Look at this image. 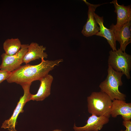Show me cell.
I'll return each instance as SVG.
<instances>
[{
    "label": "cell",
    "instance_id": "cell-17",
    "mask_svg": "<svg viewBox=\"0 0 131 131\" xmlns=\"http://www.w3.org/2000/svg\"><path fill=\"white\" fill-rule=\"evenodd\" d=\"M123 124L126 128L125 130H121L119 131H131V120H124L123 122Z\"/></svg>",
    "mask_w": 131,
    "mask_h": 131
},
{
    "label": "cell",
    "instance_id": "cell-3",
    "mask_svg": "<svg viewBox=\"0 0 131 131\" xmlns=\"http://www.w3.org/2000/svg\"><path fill=\"white\" fill-rule=\"evenodd\" d=\"M88 112L97 116H104L109 118L112 100L104 92H93L87 98Z\"/></svg>",
    "mask_w": 131,
    "mask_h": 131
},
{
    "label": "cell",
    "instance_id": "cell-10",
    "mask_svg": "<svg viewBox=\"0 0 131 131\" xmlns=\"http://www.w3.org/2000/svg\"><path fill=\"white\" fill-rule=\"evenodd\" d=\"M121 115L124 120H131V103H127L124 100L114 99L112 100L110 115L113 118Z\"/></svg>",
    "mask_w": 131,
    "mask_h": 131
},
{
    "label": "cell",
    "instance_id": "cell-15",
    "mask_svg": "<svg viewBox=\"0 0 131 131\" xmlns=\"http://www.w3.org/2000/svg\"><path fill=\"white\" fill-rule=\"evenodd\" d=\"M22 45L21 41L18 38L7 39L3 44L5 53L8 56L13 55L19 50Z\"/></svg>",
    "mask_w": 131,
    "mask_h": 131
},
{
    "label": "cell",
    "instance_id": "cell-2",
    "mask_svg": "<svg viewBox=\"0 0 131 131\" xmlns=\"http://www.w3.org/2000/svg\"><path fill=\"white\" fill-rule=\"evenodd\" d=\"M107 75L99 85L100 91L107 94L112 101L114 99L125 100L126 95L121 92L119 87L123 85L122 77L123 74L114 70L108 65Z\"/></svg>",
    "mask_w": 131,
    "mask_h": 131
},
{
    "label": "cell",
    "instance_id": "cell-18",
    "mask_svg": "<svg viewBox=\"0 0 131 131\" xmlns=\"http://www.w3.org/2000/svg\"><path fill=\"white\" fill-rule=\"evenodd\" d=\"M52 131H62L61 130L58 129H56L53 130Z\"/></svg>",
    "mask_w": 131,
    "mask_h": 131
},
{
    "label": "cell",
    "instance_id": "cell-7",
    "mask_svg": "<svg viewBox=\"0 0 131 131\" xmlns=\"http://www.w3.org/2000/svg\"><path fill=\"white\" fill-rule=\"evenodd\" d=\"M83 0L88 6V10L87 21L83 26L81 33L84 36L86 37L96 35L99 31V28L95 19L94 14L96 9L98 7L105 3L94 4L88 2L86 0Z\"/></svg>",
    "mask_w": 131,
    "mask_h": 131
},
{
    "label": "cell",
    "instance_id": "cell-11",
    "mask_svg": "<svg viewBox=\"0 0 131 131\" xmlns=\"http://www.w3.org/2000/svg\"><path fill=\"white\" fill-rule=\"evenodd\" d=\"M46 47L35 42L29 44L27 51L23 58V63L26 64L37 59L47 58L48 55L44 52Z\"/></svg>",
    "mask_w": 131,
    "mask_h": 131
},
{
    "label": "cell",
    "instance_id": "cell-1",
    "mask_svg": "<svg viewBox=\"0 0 131 131\" xmlns=\"http://www.w3.org/2000/svg\"><path fill=\"white\" fill-rule=\"evenodd\" d=\"M41 60V62L37 65L27 64L20 66L10 73L7 81L9 83L14 82L21 85L40 81L63 61L62 59L53 60H45L44 59Z\"/></svg>",
    "mask_w": 131,
    "mask_h": 131
},
{
    "label": "cell",
    "instance_id": "cell-5",
    "mask_svg": "<svg viewBox=\"0 0 131 131\" xmlns=\"http://www.w3.org/2000/svg\"><path fill=\"white\" fill-rule=\"evenodd\" d=\"M31 84L29 83L21 85L24 90V95L20 98L11 116L3 123L1 127V128L7 129L9 131H17L15 126L17 124V118L20 113L24 112L23 108L25 104L30 101L29 98L31 94L30 90Z\"/></svg>",
    "mask_w": 131,
    "mask_h": 131
},
{
    "label": "cell",
    "instance_id": "cell-14",
    "mask_svg": "<svg viewBox=\"0 0 131 131\" xmlns=\"http://www.w3.org/2000/svg\"><path fill=\"white\" fill-rule=\"evenodd\" d=\"M94 15L97 22L99 26V31L96 35L103 37L105 38L112 50L113 51L116 50H117L116 41L113 30L110 28L107 29L104 25L103 16H100L95 13Z\"/></svg>",
    "mask_w": 131,
    "mask_h": 131
},
{
    "label": "cell",
    "instance_id": "cell-16",
    "mask_svg": "<svg viewBox=\"0 0 131 131\" xmlns=\"http://www.w3.org/2000/svg\"><path fill=\"white\" fill-rule=\"evenodd\" d=\"M11 72L6 70H0V84L7 79Z\"/></svg>",
    "mask_w": 131,
    "mask_h": 131
},
{
    "label": "cell",
    "instance_id": "cell-8",
    "mask_svg": "<svg viewBox=\"0 0 131 131\" xmlns=\"http://www.w3.org/2000/svg\"><path fill=\"white\" fill-rule=\"evenodd\" d=\"M131 21H130L119 28H115L112 25L110 27L114 32L116 41L120 44V49L123 52H125L127 46L131 42Z\"/></svg>",
    "mask_w": 131,
    "mask_h": 131
},
{
    "label": "cell",
    "instance_id": "cell-13",
    "mask_svg": "<svg viewBox=\"0 0 131 131\" xmlns=\"http://www.w3.org/2000/svg\"><path fill=\"white\" fill-rule=\"evenodd\" d=\"M53 80V76L48 74L40 81V84L37 93L31 95L29 101H42L48 97L50 94L51 88Z\"/></svg>",
    "mask_w": 131,
    "mask_h": 131
},
{
    "label": "cell",
    "instance_id": "cell-9",
    "mask_svg": "<svg viewBox=\"0 0 131 131\" xmlns=\"http://www.w3.org/2000/svg\"><path fill=\"white\" fill-rule=\"evenodd\" d=\"M109 121V118L106 116H98L92 114L89 117L87 123L84 126L77 127L74 124L73 129L75 131H98Z\"/></svg>",
    "mask_w": 131,
    "mask_h": 131
},
{
    "label": "cell",
    "instance_id": "cell-4",
    "mask_svg": "<svg viewBox=\"0 0 131 131\" xmlns=\"http://www.w3.org/2000/svg\"><path fill=\"white\" fill-rule=\"evenodd\" d=\"M109 53L108 65L115 70L124 74L127 79H130L131 55L123 52L120 48L115 51L111 50Z\"/></svg>",
    "mask_w": 131,
    "mask_h": 131
},
{
    "label": "cell",
    "instance_id": "cell-12",
    "mask_svg": "<svg viewBox=\"0 0 131 131\" xmlns=\"http://www.w3.org/2000/svg\"><path fill=\"white\" fill-rule=\"evenodd\" d=\"M114 4L115 8L114 12L117 15V22L115 25H112L114 27L119 28L130 21H131V5L125 6L119 5L117 0H114L110 2Z\"/></svg>",
    "mask_w": 131,
    "mask_h": 131
},
{
    "label": "cell",
    "instance_id": "cell-6",
    "mask_svg": "<svg viewBox=\"0 0 131 131\" xmlns=\"http://www.w3.org/2000/svg\"><path fill=\"white\" fill-rule=\"evenodd\" d=\"M29 44H22L21 48L16 53L8 56L5 53L1 55L2 62L0 65L1 70L11 72L17 69L23 63V58L27 52Z\"/></svg>",
    "mask_w": 131,
    "mask_h": 131
}]
</instances>
